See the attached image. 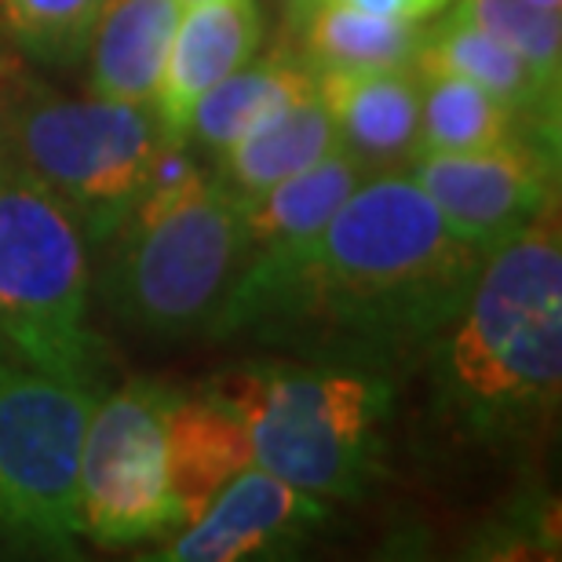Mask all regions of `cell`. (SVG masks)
<instances>
[{
	"label": "cell",
	"instance_id": "obj_17",
	"mask_svg": "<svg viewBox=\"0 0 562 562\" xmlns=\"http://www.w3.org/2000/svg\"><path fill=\"white\" fill-rule=\"evenodd\" d=\"M336 146H340V136L333 128L329 110L322 106L318 92H314L311 99L278 110V114L245 132L241 139L216 150V179L231 194L256 198L285 176L322 161Z\"/></svg>",
	"mask_w": 562,
	"mask_h": 562
},
{
	"label": "cell",
	"instance_id": "obj_20",
	"mask_svg": "<svg viewBox=\"0 0 562 562\" xmlns=\"http://www.w3.org/2000/svg\"><path fill=\"white\" fill-rule=\"evenodd\" d=\"M519 114L457 77L420 74V128L417 154H468L519 136Z\"/></svg>",
	"mask_w": 562,
	"mask_h": 562
},
{
	"label": "cell",
	"instance_id": "obj_11",
	"mask_svg": "<svg viewBox=\"0 0 562 562\" xmlns=\"http://www.w3.org/2000/svg\"><path fill=\"white\" fill-rule=\"evenodd\" d=\"M263 41V15L256 0H205L187 4L168 48L154 117L165 139H187L198 103L234 70L256 59Z\"/></svg>",
	"mask_w": 562,
	"mask_h": 562
},
{
	"label": "cell",
	"instance_id": "obj_25",
	"mask_svg": "<svg viewBox=\"0 0 562 562\" xmlns=\"http://www.w3.org/2000/svg\"><path fill=\"white\" fill-rule=\"evenodd\" d=\"M318 4V0H281V11H285V19H289V26L292 30H300V22L307 19V11Z\"/></svg>",
	"mask_w": 562,
	"mask_h": 562
},
{
	"label": "cell",
	"instance_id": "obj_14",
	"mask_svg": "<svg viewBox=\"0 0 562 562\" xmlns=\"http://www.w3.org/2000/svg\"><path fill=\"white\" fill-rule=\"evenodd\" d=\"M168 482L179 504V530L209 508L227 482L252 464V442L241 413L216 391L168 402Z\"/></svg>",
	"mask_w": 562,
	"mask_h": 562
},
{
	"label": "cell",
	"instance_id": "obj_15",
	"mask_svg": "<svg viewBox=\"0 0 562 562\" xmlns=\"http://www.w3.org/2000/svg\"><path fill=\"white\" fill-rule=\"evenodd\" d=\"M179 15V0H106L85 48L92 95L150 106Z\"/></svg>",
	"mask_w": 562,
	"mask_h": 562
},
{
	"label": "cell",
	"instance_id": "obj_21",
	"mask_svg": "<svg viewBox=\"0 0 562 562\" xmlns=\"http://www.w3.org/2000/svg\"><path fill=\"white\" fill-rule=\"evenodd\" d=\"M106 0H0V22L15 44L48 66H70L85 55Z\"/></svg>",
	"mask_w": 562,
	"mask_h": 562
},
{
	"label": "cell",
	"instance_id": "obj_23",
	"mask_svg": "<svg viewBox=\"0 0 562 562\" xmlns=\"http://www.w3.org/2000/svg\"><path fill=\"white\" fill-rule=\"evenodd\" d=\"M333 4H347L358 11H373V15L398 19V22H427L453 4V0H333Z\"/></svg>",
	"mask_w": 562,
	"mask_h": 562
},
{
	"label": "cell",
	"instance_id": "obj_13",
	"mask_svg": "<svg viewBox=\"0 0 562 562\" xmlns=\"http://www.w3.org/2000/svg\"><path fill=\"white\" fill-rule=\"evenodd\" d=\"M366 176L373 172L351 150L336 146L322 161L285 176L263 194L241 198L245 238H249L245 267H278L300 256Z\"/></svg>",
	"mask_w": 562,
	"mask_h": 562
},
{
	"label": "cell",
	"instance_id": "obj_27",
	"mask_svg": "<svg viewBox=\"0 0 562 562\" xmlns=\"http://www.w3.org/2000/svg\"><path fill=\"white\" fill-rule=\"evenodd\" d=\"M179 4H183V8H187V4H205V0H179Z\"/></svg>",
	"mask_w": 562,
	"mask_h": 562
},
{
	"label": "cell",
	"instance_id": "obj_4",
	"mask_svg": "<svg viewBox=\"0 0 562 562\" xmlns=\"http://www.w3.org/2000/svg\"><path fill=\"white\" fill-rule=\"evenodd\" d=\"M99 395V376L0 336V541L66 548L81 537L77 457Z\"/></svg>",
	"mask_w": 562,
	"mask_h": 562
},
{
	"label": "cell",
	"instance_id": "obj_19",
	"mask_svg": "<svg viewBox=\"0 0 562 562\" xmlns=\"http://www.w3.org/2000/svg\"><path fill=\"white\" fill-rule=\"evenodd\" d=\"M303 63L318 70H373V66H413L424 22H398L318 0L300 22Z\"/></svg>",
	"mask_w": 562,
	"mask_h": 562
},
{
	"label": "cell",
	"instance_id": "obj_16",
	"mask_svg": "<svg viewBox=\"0 0 562 562\" xmlns=\"http://www.w3.org/2000/svg\"><path fill=\"white\" fill-rule=\"evenodd\" d=\"M413 66L420 74L457 77V81L486 88L490 95L504 99L522 121H537L541 128L548 125L555 128L559 88L544 85L519 55L504 48L501 41H493L464 11L453 8L442 22L424 30Z\"/></svg>",
	"mask_w": 562,
	"mask_h": 562
},
{
	"label": "cell",
	"instance_id": "obj_7",
	"mask_svg": "<svg viewBox=\"0 0 562 562\" xmlns=\"http://www.w3.org/2000/svg\"><path fill=\"white\" fill-rule=\"evenodd\" d=\"M168 402L172 391L154 380H128L95 398L77 457V515L88 541L117 548L179 530L168 482Z\"/></svg>",
	"mask_w": 562,
	"mask_h": 562
},
{
	"label": "cell",
	"instance_id": "obj_6",
	"mask_svg": "<svg viewBox=\"0 0 562 562\" xmlns=\"http://www.w3.org/2000/svg\"><path fill=\"white\" fill-rule=\"evenodd\" d=\"M92 260L81 220L15 165L0 176V336L41 362L99 376L88 329Z\"/></svg>",
	"mask_w": 562,
	"mask_h": 562
},
{
	"label": "cell",
	"instance_id": "obj_10",
	"mask_svg": "<svg viewBox=\"0 0 562 562\" xmlns=\"http://www.w3.org/2000/svg\"><path fill=\"white\" fill-rule=\"evenodd\" d=\"M322 501L271 471L249 464L223 486L194 522L168 537L157 559L168 562H238L285 548L322 519Z\"/></svg>",
	"mask_w": 562,
	"mask_h": 562
},
{
	"label": "cell",
	"instance_id": "obj_8",
	"mask_svg": "<svg viewBox=\"0 0 562 562\" xmlns=\"http://www.w3.org/2000/svg\"><path fill=\"white\" fill-rule=\"evenodd\" d=\"M548 307H562V223L559 198L526 227L482 256L446 340V380L468 402L486 369Z\"/></svg>",
	"mask_w": 562,
	"mask_h": 562
},
{
	"label": "cell",
	"instance_id": "obj_2",
	"mask_svg": "<svg viewBox=\"0 0 562 562\" xmlns=\"http://www.w3.org/2000/svg\"><path fill=\"white\" fill-rule=\"evenodd\" d=\"M241 413L252 464L318 501L358 497L373 475L387 391L351 369H234L209 384Z\"/></svg>",
	"mask_w": 562,
	"mask_h": 562
},
{
	"label": "cell",
	"instance_id": "obj_9",
	"mask_svg": "<svg viewBox=\"0 0 562 562\" xmlns=\"http://www.w3.org/2000/svg\"><path fill=\"white\" fill-rule=\"evenodd\" d=\"M406 172L479 252L515 238L559 198L555 157L522 136L468 154H417Z\"/></svg>",
	"mask_w": 562,
	"mask_h": 562
},
{
	"label": "cell",
	"instance_id": "obj_18",
	"mask_svg": "<svg viewBox=\"0 0 562 562\" xmlns=\"http://www.w3.org/2000/svg\"><path fill=\"white\" fill-rule=\"evenodd\" d=\"M314 92H318V77L303 59H285V55L249 59L201 99L194 117H190L187 139L216 154L234 139H241L260 121L300 103V99H311Z\"/></svg>",
	"mask_w": 562,
	"mask_h": 562
},
{
	"label": "cell",
	"instance_id": "obj_3",
	"mask_svg": "<svg viewBox=\"0 0 562 562\" xmlns=\"http://www.w3.org/2000/svg\"><path fill=\"white\" fill-rule=\"evenodd\" d=\"M106 271V303L150 336H187L212 325L249 263L241 198L216 176L157 216L125 220Z\"/></svg>",
	"mask_w": 562,
	"mask_h": 562
},
{
	"label": "cell",
	"instance_id": "obj_22",
	"mask_svg": "<svg viewBox=\"0 0 562 562\" xmlns=\"http://www.w3.org/2000/svg\"><path fill=\"white\" fill-rule=\"evenodd\" d=\"M457 11L515 52L544 85L562 81V15L526 0H457Z\"/></svg>",
	"mask_w": 562,
	"mask_h": 562
},
{
	"label": "cell",
	"instance_id": "obj_26",
	"mask_svg": "<svg viewBox=\"0 0 562 562\" xmlns=\"http://www.w3.org/2000/svg\"><path fill=\"white\" fill-rule=\"evenodd\" d=\"M533 8H544V11H562V0H526Z\"/></svg>",
	"mask_w": 562,
	"mask_h": 562
},
{
	"label": "cell",
	"instance_id": "obj_24",
	"mask_svg": "<svg viewBox=\"0 0 562 562\" xmlns=\"http://www.w3.org/2000/svg\"><path fill=\"white\" fill-rule=\"evenodd\" d=\"M15 168V150H11V121H8V81L0 77V176Z\"/></svg>",
	"mask_w": 562,
	"mask_h": 562
},
{
	"label": "cell",
	"instance_id": "obj_1",
	"mask_svg": "<svg viewBox=\"0 0 562 562\" xmlns=\"http://www.w3.org/2000/svg\"><path fill=\"white\" fill-rule=\"evenodd\" d=\"M482 256L409 172H373L300 256L245 267L216 333L285 322L406 344L457 318Z\"/></svg>",
	"mask_w": 562,
	"mask_h": 562
},
{
	"label": "cell",
	"instance_id": "obj_12",
	"mask_svg": "<svg viewBox=\"0 0 562 562\" xmlns=\"http://www.w3.org/2000/svg\"><path fill=\"white\" fill-rule=\"evenodd\" d=\"M318 99L329 110L344 150L369 172H387L417 157L420 70L373 66V70H318Z\"/></svg>",
	"mask_w": 562,
	"mask_h": 562
},
{
	"label": "cell",
	"instance_id": "obj_5",
	"mask_svg": "<svg viewBox=\"0 0 562 562\" xmlns=\"http://www.w3.org/2000/svg\"><path fill=\"white\" fill-rule=\"evenodd\" d=\"M8 121L15 165L81 220L88 241L121 227L165 139L150 106L70 99L22 81H8Z\"/></svg>",
	"mask_w": 562,
	"mask_h": 562
}]
</instances>
